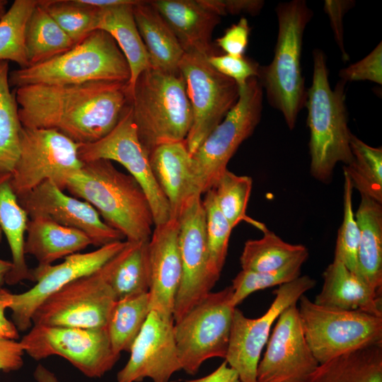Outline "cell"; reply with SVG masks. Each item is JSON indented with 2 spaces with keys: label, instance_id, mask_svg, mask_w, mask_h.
<instances>
[{
  "label": "cell",
  "instance_id": "16",
  "mask_svg": "<svg viewBox=\"0 0 382 382\" xmlns=\"http://www.w3.org/2000/svg\"><path fill=\"white\" fill-rule=\"evenodd\" d=\"M177 218L182 275L173 313L174 323L210 293L216 283L209 269L205 212L201 195L187 199Z\"/></svg>",
  "mask_w": 382,
  "mask_h": 382
},
{
  "label": "cell",
  "instance_id": "25",
  "mask_svg": "<svg viewBox=\"0 0 382 382\" xmlns=\"http://www.w3.org/2000/svg\"><path fill=\"white\" fill-rule=\"evenodd\" d=\"M138 1L98 8L96 30L110 35L124 54L130 70L129 93L138 76L151 67L149 57L135 23L133 5ZM98 8V7H97Z\"/></svg>",
  "mask_w": 382,
  "mask_h": 382
},
{
  "label": "cell",
  "instance_id": "8",
  "mask_svg": "<svg viewBox=\"0 0 382 382\" xmlns=\"http://www.w3.org/2000/svg\"><path fill=\"white\" fill-rule=\"evenodd\" d=\"M298 303L303 335L319 364L352 351L382 344V316L327 308L305 295Z\"/></svg>",
  "mask_w": 382,
  "mask_h": 382
},
{
  "label": "cell",
  "instance_id": "50",
  "mask_svg": "<svg viewBox=\"0 0 382 382\" xmlns=\"http://www.w3.org/2000/svg\"><path fill=\"white\" fill-rule=\"evenodd\" d=\"M185 382H243L238 373L227 362H222L211 374L197 379L186 380Z\"/></svg>",
  "mask_w": 382,
  "mask_h": 382
},
{
  "label": "cell",
  "instance_id": "42",
  "mask_svg": "<svg viewBox=\"0 0 382 382\" xmlns=\"http://www.w3.org/2000/svg\"><path fill=\"white\" fill-rule=\"evenodd\" d=\"M344 175L343 219L339 228L334 259L356 273L359 230L352 205L353 187L348 176Z\"/></svg>",
  "mask_w": 382,
  "mask_h": 382
},
{
  "label": "cell",
  "instance_id": "22",
  "mask_svg": "<svg viewBox=\"0 0 382 382\" xmlns=\"http://www.w3.org/2000/svg\"><path fill=\"white\" fill-rule=\"evenodd\" d=\"M171 28L185 52L216 54L212 44L214 29L221 16L204 0L150 1Z\"/></svg>",
  "mask_w": 382,
  "mask_h": 382
},
{
  "label": "cell",
  "instance_id": "13",
  "mask_svg": "<svg viewBox=\"0 0 382 382\" xmlns=\"http://www.w3.org/2000/svg\"><path fill=\"white\" fill-rule=\"evenodd\" d=\"M308 275H301L273 291L274 299L269 308L256 318L246 317L234 309L225 361L243 382H257V369L261 353L267 345L274 323L288 307L296 304L306 292L316 286Z\"/></svg>",
  "mask_w": 382,
  "mask_h": 382
},
{
  "label": "cell",
  "instance_id": "54",
  "mask_svg": "<svg viewBox=\"0 0 382 382\" xmlns=\"http://www.w3.org/2000/svg\"><path fill=\"white\" fill-rule=\"evenodd\" d=\"M2 231H1V229L0 228V242H1V238H2Z\"/></svg>",
  "mask_w": 382,
  "mask_h": 382
},
{
  "label": "cell",
  "instance_id": "40",
  "mask_svg": "<svg viewBox=\"0 0 382 382\" xmlns=\"http://www.w3.org/2000/svg\"><path fill=\"white\" fill-rule=\"evenodd\" d=\"M202 204L205 212V232L209 253V269L217 282L224 266L233 228L219 210L214 191L204 193Z\"/></svg>",
  "mask_w": 382,
  "mask_h": 382
},
{
  "label": "cell",
  "instance_id": "23",
  "mask_svg": "<svg viewBox=\"0 0 382 382\" xmlns=\"http://www.w3.org/2000/svg\"><path fill=\"white\" fill-rule=\"evenodd\" d=\"M149 156L155 180L169 203L172 218H177L187 199L200 195L195 187L192 156L185 140L161 144Z\"/></svg>",
  "mask_w": 382,
  "mask_h": 382
},
{
  "label": "cell",
  "instance_id": "47",
  "mask_svg": "<svg viewBox=\"0 0 382 382\" xmlns=\"http://www.w3.org/2000/svg\"><path fill=\"white\" fill-rule=\"evenodd\" d=\"M24 353L20 341L0 335V371L8 373L20 369Z\"/></svg>",
  "mask_w": 382,
  "mask_h": 382
},
{
  "label": "cell",
  "instance_id": "17",
  "mask_svg": "<svg viewBox=\"0 0 382 382\" xmlns=\"http://www.w3.org/2000/svg\"><path fill=\"white\" fill-rule=\"evenodd\" d=\"M115 241L88 253H76L55 265L37 267L32 270L35 284L28 291L13 294L9 306L12 322L18 331L32 326V317L37 307L50 295L71 282L100 270L125 245Z\"/></svg>",
  "mask_w": 382,
  "mask_h": 382
},
{
  "label": "cell",
  "instance_id": "36",
  "mask_svg": "<svg viewBox=\"0 0 382 382\" xmlns=\"http://www.w3.org/2000/svg\"><path fill=\"white\" fill-rule=\"evenodd\" d=\"M350 148L352 160L343 166V173L361 197L382 203L381 146H371L352 133Z\"/></svg>",
  "mask_w": 382,
  "mask_h": 382
},
{
  "label": "cell",
  "instance_id": "34",
  "mask_svg": "<svg viewBox=\"0 0 382 382\" xmlns=\"http://www.w3.org/2000/svg\"><path fill=\"white\" fill-rule=\"evenodd\" d=\"M259 239L248 240L240 257L243 270L267 272L280 269L293 260L308 255L306 246L291 244L267 229Z\"/></svg>",
  "mask_w": 382,
  "mask_h": 382
},
{
  "label": "cell",
  "instance_id": "1",
  "mask_svg": "<svg viewBox=\"0 0 382 382\" xmlns=\"http://www.w3.org/2000/svg\"><path fill=\"white\" fill-rule=\"evenodd\" d=\"M22 127L56 129L78 144L96 142L117 125L130 103L127 82L31 84L15 91Z\"/></svg>",
  "mask_w": 382,
  "mask_h": 382
},
{
  "label": "cell",
  "instance_id": "26",
  "mask_svg": "<svg viewBox=\"0 0 382 382\" xmlns=\"http://www.w3.org/2000/svg\"><path fill=\"white\" fill-rule=\"evenodd\" d=\"M354 216L359 230L356 274L381 296L382 203L361 197Z\"/></svg>",
  "mask_w": 382,
  "mask_h": 382
},
{
  "label": "cell",
  "instance_id": "21",
  "mask_svg": "<svg viewBox=\"0 0 382 382\" xmlns=\"http://www.w3.org/2000/svg\"><path fill=\"white\" fill-rule=\"evenodd\" d=\"M178 231V218H171L155 226L149 241L150 311L168 317H173L182 275Z\"/></svg>",
  "mask_w": 382,
  "mask_h": 382
},
{
  "label": "cell",
  "instance_id": "29",
  "mask_svg": "<svg viewBox=\"0 0 382 382\" xmlns=\"http://www.w3.org/2000/svg\"><path fill=\"white\" fill-rule=\"evenodd\" d=\"M149 241H127L101 268L116 300L149 292L150 267Z\"/></svg>",
  "mask_w": 382,
  "mask_h": 382
},
{
  "label": "cell",
  "instance_id": "43",
  "mask_svg": "<svg viewBox=\"0 0 382 382\" xmlns=\"http://www.w3.org/2000/svg\"><path fill=\"white\" fill-rule=\"evenodd\" d=\"M211 65L221 74L233 80L238 88L252 77H257L260 65L243 56L214 54L208 57Z\"/></svg>",
  "mask_w": 382,
  "mask_h": 382
},
{
  "label": "cell",
  "instance_id": "49",
  "mask_svg": "<svg viewBox=\"0 0 382 382\" xmlns=\"http://www.w3.org/2000/svg\"><path fill=\"white\" fill-rule=\"evenodd\" d=\"M12 296L13 293L10 291L0 287V335L17 340L19 337L18 330L5 314L12 302Z\"/></svg>",
  "mask_w": 382,
  "mask_h": 382
},
{
  "label": "cell",
  "instance_id": "38",
  "mask_svg": "<svg viewBox=\"0 0 382 382\" xmlns=\"http://www.w3.org/2000/svg\"><path fill=\"white\" fill-rule=\"evenodd\" d=\"M252 186L250 177L238 175L227 169L212 189L219 210L233 228L245 221L262 232L267 226L246 214Z\"/></svg>",
  "mask_w": 382,
  "mask_h": 382
},
{
  "label": "cell",
  "instance_id": "11",
  "mask_svg": "<svg viewBox=\"0 0 382 382\" xmlns=\"http://www.w3.org/2000/svg\"><path fill=\"white\" fill-rule=\"evenodd\" d=\"M207 55L187 51L180 62L192 120L185 139L191 156L237 103L239 88L209 62Z\"/></svg>",
  "mask_w": 382,
  "mask_h": 382
},
{
  "label": "cell",
  "instance_id": "53",
  "mask_svg": "<svg viewBox=\"0 0 382 382\" xmlns=\"http://www.w3.org/2000/svg\"><path fill=\"white\" fill-rule=\"evenodd\" d=\"M8 1L0 0V18L5 14L7 11Z\"/></svg>",
  "mask_w": 382,
  "mask_h": 382
},
{
  "label": "cell",
  "instance_id": "28",
  "mask_svg": "<svg viewBox=\"0 0 382 382\" xmlns=\"http://www.w3.org/2000/svg\"><path fill=\"white\" fill-rule=\"evenodd\" d=\"M90 245L91 239L80 230L43 218L30 219L28 222L25 253L33 256L38 267L51 265Z\"/></svg>",
  "mask_w": 382,
  "mask_h": 382
},
{
  "label": "cell",
  "instance_id": "14",
  "mask_svg": "<svg viewBox=\"0 0 382 382\" xmlns=\"http://www.w3.org/2000/svg\"><path fill=\"white\" fill-rule=\"evenodd\" d=\"M101 268L47 297L34 312L33 325L106 328L117 300Z\"/></svg>",
  "mask_w": 382,
  "mask_h": 382
},
{
  "label": "cell",
  "instance_id": "4",
  "mask_svg": "<svg viewBox=\"0 0 382 382\" xmlns=\"http://www.w3.org/2000/svg\"><path fill=\"white\" fill-rule=\"evenodd\" d=\"M275 10L278 33L274 57L268 65H260L257 78L269 104L293 129L306 100L301 57L303 33L313 11L304 0L279 3Z\"/></svg>",
  "mask_w": 382,
  "mask_h": 382
},
{
  "label": "cell",
  "instance_id": "18",
  "mask_svg": "<svg viewBox=\"0 0 382 382\" xmlns=\"http://www.w3.org/2000/svg\"><path fill=\"white\" fill-rule=\"evenodd\" d=\"M296 304L276 320L257 366V382H308L319 366L303 335Z\"/></svg>",
  "mask_w": 382,
  "mask_h": 382
},
{
  "label": "cell",
  "instance_id": "31",
  "mask_svg": "<svg viewBox=\"0 0 382 382\" xmlns=\"http://www.w3.org/2000/svg\"><path fill=\"white\" fill-rule=\"evenodd\" d=\"M308 382H382V344L320 364Z\"/></svg>",
  "mask_w": 382,
  "mask_h": 382
},
{
  "label": "cell",
  "instance_id": "3",
  "mask_svg": "<svg viewBox=\"0 0 382 382\" xmlns=\"http://www.w3.org/2000/svg\"><path fill=\"white\" fill-rule=\"evenodd\" d=\"M313 73L307 90L305 106L308 110L310 173L316 180L329 183L336 165L352 160V132L348 127L345 104L346 83L340 80L334 89L329 81L326 57L323 50L313 51Z\"/></svg>",
  "mask_w": 382,
  "mask_h": 382
},
{
  "label": "cell",
  "instance_id": "44",
  "mask_svg": "<svg viewBox=\"0 0 382 382\" xmlns=\"http://www.w3.org/2000/svg\"><path fill=\"white\" fill-rule=\"evenodd\" d=\"M340 80L344 82L369 81L382 84V43L359 61L342 69L339 71Z\"/></svg>",
  "mask_w": 382,
  "mask_h": 382
},
{
  "label": "cell",
  "instance_id": "9",
  "mask_svg": "<svg viewBox=\"0 0 382 382\" xmlns=\"http://www.w3.org/2000/svg\"><path fill=\"white\" fill-rule=\"evenodd\" d=\"M233 289L210 292L178 321L174 335L181 369L195 375L210 358L226 354L234 309Z\"/></svg>",
  "mask_w": 382,
  "mask_h": 382
},
{
  "label": "cell",
  "instance_id": "51",
  "mask_svg": "<svg viewBox=\"0 0 382 382\" xmlns=\"http://www.w3.org/2000/svg\"><path fill=\"white\" fill-rule=\"evenodd\" d=\"M36 382H59L56 376L42 364H38L34 371Z\"/></svg>",
  "mask_w": 382,
  "mask_h": 382
},
{
  "label": "cell",
  "instance_id": "37",
  "mask_svg": "<svg viewBox=\"0 0 382 382\" xmlns=\"http://www.w3.org/2000/svg\"><path fill=\"white\" fill-rule=\"evenodd\" d=\"M37 0H15L0 18V61L13 62L20 69L29 66L25 28Z\"/></svg>",
  "mask_w": 382,
  "mask_h": 382
},
{
  "label": "cell",
  "instance_id": "2",
  "mask_svg": "<svg viewBox=\"0 0 382 382\" xmlns=\"http://www.w3.org/2000/svg\"><path fill=\"white\" fill-rule=\"evenodd\" d=\"M66 189L91 204L127 241L150 239L154 221L149 199L139 183L117 169L111 161L83 163L80 171L68 180Z\"/></svg>",
  "mask_w": 382,
  "mask_h": 382
},
{
  "label": "cell",
  "instance_id": "41",
  "mask_svg": "<svg viewBox=\"0 0 382 382\" xmlns=\"http://www.w3.org/2000/svg\"><path fill=\"white\" fill-rule=\"evenodd\" d=\"M308 255L300 257L284 267L267 272L241 270L232 280L231 304L236 308L251 294L267 288L280 286L301 276V267Z\"/></svg>",
  "mask_w": 382,
  "mask_h": 382
},
{
  "label": "cell",
  "instance_id": "15",
  "mask_svg": "<svg viewBox=\"0 0 382 382\" xmlns=\"http://www.w3.org/2000/svg\"><path fill=\"white\" fill-rule=\"evenodd\" d=\"M78 154L83 163L107 159L120 163L144 190L154 225L166 223L172 218L169 203L151 171L149 154L139 141L130 103L109 134L96 142L79 144Z\"/></svg>",
  "mask_w": 382,
  "mask_h": 382
},
{
  "label": "cell",
  "instance_id": "30",
  "mask_svg": "<svg viewBox=\"0 0 382 382\" xmlns=\"http://www.w3.org/2000/svg\"><path fill=\"white\" fill-rule=\"evenodd\" d=\"M28 216L18 202L9 181L0 185V228L11 253L12 267L5 283L16 284L23 280L33 281L32 270L25 260V241Z\"/></svg>",
  "mask_w": 382,
  "mask_h": 382
},
{
  "label": "cell",
  "instance_id": "24",
  "mask_svg": "<svg viewBox=\"0 0 382 382\" xmlns=\"http://www.w3.org/2000/svg\"><path fill=\"white\" fill-rule=\"evenodd\" d=\"M323 284L313 301L330 308L382 316L381 296L343 263L333 260L323 273Z\"/></svg>",
  "mask_w": 382,
  "mask_h": 382
},
{
  "label": "cell",
  "instance_id": "12",
  "mask_svg": "<svg viewBox=\"0 0 382 382\" xmlns=\"http://www.w3.org/2000/svg\"><path fill=\"white\" fill-rule=\"evenodd\" d=\"M20 342L31 358L62 357L90 378L103 376L120 355L112 349L106 328L33 325Z\"/></svg>",
  "mask_w": 382,
  "mask_h": 382
},
{
  "label": "cell",
  "instance_id": "32",
  "mask_svg": "<svg viewBox=\"0 0 382 382\" xmlns=\"http://www.w3.org/2000/svg\"><path fill=\"white\" fill-rule=\"evenodd\" d=\"M8 75V62L0 61V185L9 181L18 159L22 129Z\"/></svg>",
  "mask_w": 382,
  "mask_h": 382
},
{
  "label": "cell",
  "instance_id": "45",
  "mask_svg": "<svg viewBox=\"0 0 382 382\" xmlns=\"http://www.w3.org/2000/svg\"><path fill=\"white\" fill-rule=\"evenodd\" d=\"M250 32L248 20L242 17L237 23L232 25L221 37L216 40V44L225 54L243 56L248 44Z\"/></svg>",
  "mask_w": 382,
  "mask_h": 382
},
{
  "label": "cell",
  "instance_id": "35",
  "mask_svg": "<svg viewBox=\"0 0 382 382\" xmlns=\"http://www.w3.org/2000/svg\"><path fill=\"white\" fill-rule=\"evenodd\" d=\"M149 292L117 300L106 330L115 352H129L150 313Z\"/></svg>",
  "mask_w": 382,
  "mask_h": 382
},
{
  "label": "cell",
  "instance_id": "33",
  "mask_svg": "<svg viewBox=\"0 0 382 382\" xmlns=\"http://www.w3.org/2000/svg\"><path fill=\"white\" fill-rule=\"evenodd\" d=\"M25 39L29 66L63 54L75 45L39 0L28 18Z\"/></svg>",
  "mask_w": 382,
  "mask_h": 382
},
{
  "label": "cell",
  "instance_id": "6",
  "mask_svg": "<svg viewBox=\"0 0 382 382\" xmlns=\"http://www.w3.org/2000/svg\"><path fill=\"white\" fill-rule=\"evenodd\" d=\"M128 63L113 37L96 30L69 50L45 62L9 71L10 86L69 85L94 81L129 82Z\"/></svg>",
  "mask_w": 382,
  "mask_h": 382
},
{
  "label": "cell",
  "instance_id": "46",
  "mask_svg": "<svg viewBox=\"0 0 382 382\" xmlns=\"http://www.w3.org/2000/svg\"><path fill=\"white\" fill-rule=\"evenodd\" d=\"M354 4V1L349 0H326L324 2L323 10L330 19L335 42L345 62L349 60V55L344 45L343 18Z\"/></svg>",
  "mask_w": 382,
  "mask_h": 382
},
{
  "label": "cell",
  "instance_id": "20",
  "mask_svg": "<svg viewBox=\"0 0 382 382\" xmlns=\"http://www.w3.org/2000/svg\"><path fill=\"white\" fill-rule=\"evenodd\" d=\"M125 366L117 373V382H169L181 369L174 335L173 317L151 311L129 351Z\"/></svg>",
  "mask_w": 382,
  "mask_h": 382
},
{
  "label": "cell",
  "instance_id": "10",
  "mask_svg": "<svg viewBox=\"0 0 382 382\" xmlns=\"http://www.w3.org/2000/svg\"><path fill=\"white\" fill-rule=\"evenodd\" d=\"M78 148V144L56 129L22 127L19 157L9 180L17 198L45 180L64 190L83 164Z\"/></svg>",
  "mask_w": 382,
  "mask_h": 382
},
{
  "label": "cell",
  "instance_id": "39",
  "mask_svg": "<svg viewBox=\"0 0 382 382\" xmlns=\"http://www.w3.org/2000/svg\"><path fill=\"white\" fill-rule=\"evenodd\" d=\"M75 45L96 30L98 8L81 0H39Z\"/></svg>",
  "mask_w": 382,
  "mask_h": 382
},
{
  "label": "cell",
  "instance_id": "52",
  "mask_svg": "<svg viewBox=\"0 0 382 382\" xmlns=\"http://www.w3.org/2000/svg\"><path fill=\"white\" fill-rule=\"evenodd\" d=\"M11 261L0 259V287L5 283V277L11 269Z\"/></svg>",
  "mask_w": 382,
  "mask_h": 382
},
{
  "label": "cell",
  "instance_id": "7",
  "mask_svg": "<svg viewBox=\"0 0 382 382\" xmlns=\"http://www.w3.org/2000/svg\"><path fill=\"white\" fill-rule=\"evenodd\" d=\"M263 90L257 77L239 88L237 103L192 155L195 187L202 195L212 189L230 159L259 124Z\"/></svg>",
  "mask_w": 382,
  "mask_h": 382
},
{
  "label": "cell",
  "instance_id": "48",
  "mask_svg": "<svg viewBox=\"0 0 382 382\" xmlns=\"http://www.w3.org/2000/svg\"><path fill=\"white\" fill-rule=\"evenodd\" d=\"M204 3L220 16L248 13L257 14L264 5L260 0H204Z\"/></svg>",
  "mask_w": 382,
  "mask_h": 382
},
{
  "label": "cell",
  "instance_id": "27",
  "mask_svg": "<svg viewBox=\"0 0 382 382\" xmlns=\"http://www.w3.org/2000/svg\"><path fill=\"white\" fill-rule=\"evenodd\" d=\"M133 13L149 57L151 68L179 72L178 66L185 51L158 11L150 1H138L133 5Z\"/></svg>",
  "mask_w": 382,
  "mask_h": 382
},
{
  "label": "cell",
  "instance_id": "19",
  "mask_svg": "<svg viewBox=\"0 0 382 382\" xmlns=\"http://www.w3.org/2000/svg\"><path fill=\"white\" fill-rule=\"evenodd\" d=\"M18 200L30 219L43 218L80 230L95 246L101 247L125 238L108 226L91 204L65 194L50 180L42 182Z\"/></svg>",
  "mask_w": 382,
  "mask_h": 382
},
{
  "label": "cell",
  "instance_id": "5",
  "mask_svg": "<svg viewBox=\"0 0 382 382\" xmlns=\"http://www.w3.org/2000/svg\"><path fill=\"white\" fill-rule=\"evenodd\" d=\"M130 96L137 134L149 155L161 144L186 139L192 114L180 71L150 67L138 76Z\"/></svg>",
  "mask_w": 382,
  "mask_h": 382
}]
</instances>
